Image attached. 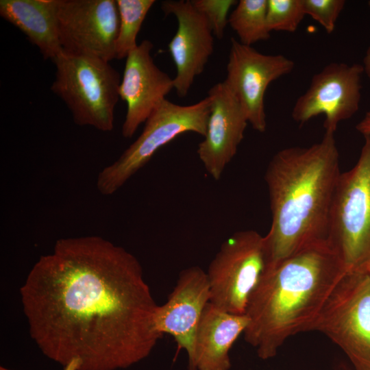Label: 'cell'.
<instances>
[{"label":"cell","instance_id":"1","mask_svg":"<svg viewBox=\"0 0 370 370\" xmlns=\"http://www.w3.org/2000/svg\"><path fill=\"white\" fill-rule=\"evenodd\" d=\"M32 338L64 370H117L162 334L138 259L99 236L58 239L20 290Z\"/></svg>","mask_w":370,"mask_h":370},{"label":"cell","instance_id":"12","mask_svg":"<svg viewBox=\"0 0 370 370\" xmlns=\"http://www.w3.org/2000/svg\"><path fill=\"white\" fill-rule=\"evenodd\" d=\"M153 47L151 41L144 40L125 58L119 97L127 104L121 129L127 138L133 136L174 89L173 79L155 64L151 55Z\"/></svg>","mask_w":370,"mask_h":370},{"label":"cell","instance_id":"2","mask_svg":"<svg viewBox=\"0 0 370 370\" xmlns=\"http://www.w3.org/2000/svg\"><path fill=\"white\" fill-rule=\"evenodd\" d=\"M339 159L334 133L325 132L317 143L287 147L273 156L264 175L271 212L264 236L267 265L328 242Z\"/></svg>","mask_w":370,"mask_h":370},{"label":"cell","instance_id":"9","mask_svg":"<svg viewBox=\"0 0 370 370\" xmlns=\"http://www.w3.org/2000/svg\"><path fill=\"white\" fill-rule=\"evenodd\" d=\"M56 9L64 52L107 62L116 58V0H57Z\"/></svg>","mask_w":370,"mask_h":370},{"label":"cell","instance_id":"15","mask_svg":"<svg viewBox=\"0 0 370 370\" xmlns=\"http://www.w3.org/2000/svg\"><path fill=\"white\" fill-rule=\"evenodd\" d=\"M211 109L204 139L197 153L205 169L215 180L236 153L249 123L240 103L225 84H214L208 92Z\"/></svg>","mask_w":370,"mask_h":370},{"label":"cell","instance_id":"26","mask_svg":"<svg viewBox=\"0 0 370 370\" xmlns=\"http://www.w3.org/2000/svg\"><path fill=\"white\" fill-rule=\"evenodd\" d=\"M366 269L370 272V262L367 265Z\"/></svg>","mask_w":370,"mask_h":370},{"label":"cell","instance_id":"25","mask_svg":"<svg viewBox=\"0 0 370 370\" xmlns=\"http://www.w3.org/2000/svg\"><path fill=\"white\" fill-rule=\"evenodd\" d=\"M0 370H12V369H7V368L3 367H0Z\"/></svg>","mask_w":370,"mask_h":370},{"label":"cell","instance_id":"24","mask_svg":"<svg viewBox=\"0 0 370 370\" xmlns=\"http://www.w3.org/2000/svg\"><path fill=\"white\" fill-rule=\"evenodd\" d=\"M368 5L370 8V1H368ZM362 65L363 67L364 74H365L370 80V46L365 52Z\"/></svg>","mask_w":370,"mask_h":370},{"label":"cell","instance_id":"17","mask_svg":"<svg viewBox=\"0 0 370 370\" xmlns=\"http://www.w3.org/2000/svg\"><path fill=\"white\" fill-rule=\"evenodd\" d=\"M57 0H1L0 15L18 28L45 59L52 61L63 50L60 42Z\"/></svg>","mask_w":370,"mask_h":370},{"label":"cell","instance_id":"5","mask_svg":"<svg viewBox=\"0 0 370 370\" xmlns=\"http://www.w3.org/2000/svg\"><path fill=\"white\" fill-rule=\"evenodd\" d=\"M364 138L355 165L340 174L330 214L328 243L346 272L370 262V134Z\"/></svg>","mask_w":370,"mask_h":370},{"label":"cell","instance_id":"3","mask_svg":"<svg viewBox=\"0 0 370 370\" xmlns=\"http://www.w3.org/2000/svg\"><path fill=\"white\" fill-rule=\"evenodd\" d=\"M345 273L328 242L267 265L248 300L245 341L261 359L274 357L288 337L310 330Z\"/></svg>","mask_w":370,"mask_h":370},{"label":"cell","instance_id":"21","mask_svg":"<svg viewBox=\"0 0 370 370\" xmlns=\"http://www.w3.org/2000/svg\"><path fill=\"white\" fill-rule=\"evenodd\" d=\"M194 7L207 19L213 35L221 39L228 24L229 11L235 0H191Z\"/></svg>","mask_w":370,"mask_h":370},{"label":"cell","instance_id":"6","mask_svg":"<svg viewBox=\"0 0 370 370\" xmlns=\"http://www.w3.org/2000/svg\"><path fill=\"white\" fill-rule=\"evenodd\" d=\"M210 109L208 96L188 106L164 100L145 122L137 139L116 160L99 173L96 182L98 191L106 196L116 193L156 151L177 136L186 132L204 136Z\"/></svg>","mask_w":370,"mask_h":370},{"label":"cell","instance_id":"10","mask_svg":"<svg viewBox=\"0 0 370 370\" xmlns=\"http://www.w3.org/2000/svg\"><path fill=\"white\" fill-rule=\"evenodd\" d=\"M362 65L331 62L315 73L306 91L296 100L292 118L300 125L324 114L325 132L334 133L338 124L351 119L361 101Z\"/></svg>","mask_w":370,"mask_h":370},{"label":"cell","instance_id":"11","mask_svg":"<svg viewBox=\"0 0 370 370\" xmlns=\"http://www.w3.org/2000/svg\"><path fill=\"white\" fill-rule=\"evenodd\" d=\"M223 82L242 106L252 127L267 128L264 95L269 84L292 72L295 62L282 54L267 55L231 38Z\"/></svg>","mask_w":370,"mask_h":370},{"label":"cell","instance_id":"16","mask_svg":"<svg viewBox=\"0 0 370 370\" xmlns=\"http://www.w3.org/2000/svg\"><path fill=\"white\" fill-rule=\"evenodd\" d=\"M248 323L245 314H230L208 302L195 335L194 370H229V352Z\"/></svg>","mask_w":370,"mask_h":370},{"label":"cell","instance_id":"14","mask_svg":"<svg viewBox=\"0 0 370 370\" xmlns=\"http://www.w3.org/2000/svg\"><path fill=\"white\" fill-rule=\"evenodd\" d=\"M210 297L206 272L199 267H190L180 273L167 301L157 308L158 331L172 336L178 348L186 350L189 370H194L195 335Z\"/></svg>","mask_w":370,"mask_h":370},{"label":"cell","instance_id":"8","mask_svg":"<svg viewBox=\"0 0 370 370\" xmlns=\"http://www.w3.org/2000/svg\"><path fill=\"white\" fill-rule=\"evenodd\" d=\"M267 265L264 236L238 231L221 245L206 272L210 303L234 314H245L249 298Z\"/></svg>","mask_w":370,"mask_h":370},{"label":"cell","instance_id":"7","mask_svg":"<svg viewBox=\"0 0 370 370\" xmlns=\"http://www.w3.org/2000/svg\"><path fill=\"white\" fill-rule=\"evenodd\" d=\"M310 331L335 343L356 370H370V272H347L336 284Z\"/></svg>","mask_w":370,"mask_h":370},{"label":"cell","instance_id":"20","mask_svg":"<svg viewBox=\"0 0 370 370\" xmlns=\"http://www.w3.org/2000/svg\"><path fill=\"white\" fill-rule=\"evenodd\" d=\"M305 16L302 0H267V23L271 32H295Z\"/></svg>","mask_w":370,"mask_h":370},{"label":"cell","instance_id":"22","mask_svg":"<svg viewBox=\"0 0 370 370\" xmlns=\"http://www.w3.org/2000/svg\"><path fill=\"white\" fill-rule=\"evenodd\" d=\"M306 15L317 21L328 34H332L345 8V0H302Z\"/></svg>","mask_w":370,"mask_h":370},{"label":"cell","instance_id":"19","mask_svg":"<svg viewBox=\"0 0 370 370\" xmlns=\"http://www.w3.org/2000/svg\"><path fill=\"white\" fill-rule=\"evenodd\" d=\"M154 0H116L119 24L116 59L126 58L137 46V35Z\"/></svg>","mask_w":370,"mask_h":370},{"label":"cell","instance_id":"23","mask_svg":"<svg viewBox=\"0 0 370 370\" xmlns=\"http://www.w3.org/2000/svg\"><path fill=\"white\" fill-rule=\"evenodd\" d=\"M356 130L363 136L370 134V110L367 111L356 124Z\"/></svg>","mask_w":370,"mask_h":370},{"label":"cell","instance_id":"4","mask_svg":"<svg viewBox=\"0 0 370 370\" xmlns=\"http://www.w3.org/2000/svg\"><path fill=\"white\" fill-rule=\"evenodd\" d=\"M51 90L70 110L79 126L108 132L114 129L121 77L109 62L62 51L53 60Z\"/></svg>","mask_w":370,"mask_h":370},{"label":"cell","instance_id":"18","mask_svg":"<svg viewBox=\"0 0 370 370\" xmlns=\"http://www.w3.org/2000/svg\"><path fill=\"white\" fill-rule=\"evenodd\" d=\"M267 0H240L229 15L228 23L238 41L251 46L269 39L271 32L267 23Z\"/></svg>","mask_w":370,"mask_h":370},{"label":"cell","instance_id":"13","mask_svg":"<svg viewBox=\"0 0 370 370\" xmlns=\"http://www.w3.org/2000/svg\"><path fill=\"white\" fill-rule=\"evenodd\" d=\"M161 8L165 14L175 16L177 22L168 48L176 67L174 89L178 97H185L213 53L214 35L207 19L191 1H164Z\"/></svg>","mask_w":370,"mask_h":370}]
</instances>
